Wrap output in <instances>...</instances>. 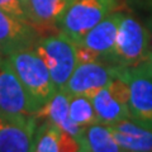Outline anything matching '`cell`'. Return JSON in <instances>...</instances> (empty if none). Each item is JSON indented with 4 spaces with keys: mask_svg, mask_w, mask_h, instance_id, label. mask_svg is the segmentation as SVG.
I'll use <instances>...</instances> for the list:
<instances>
[{
    "mask_svg": "<svg viewBox=\"0 0 152 152\" xmlns=\"http://www.w3.org/2000/svg\"><path fill=\"white\" fill-rule=\"evenodd\" d=\"M5 58L38 110L57 91L43 60L33 48L12 52Z\"/></svg>",
    "mask_w": 152,
    "mask_h": 152,
    "instance_id": "cell-1",
    "label": "cell"
},
{
    "mask_svg": "<svg viewBox=\"0 0 152 152\" xmlns=\"http://www.w3.org/2000/svg\"><path fill=\"white\" fill-rule=\"evenodd\" d=\"M48 69L57 90H62L77 65L76 43L64 33L41 37L33 46Z\"/></svg>",
    "mask_w": 152,
    "mask_h": 152,
    "instance_id": "cell-2",
    "label": "cell"
},
{
    "mask_svg": "<svg viewBox=\"0 0 152 152\" xmlns=\"http://www.w3.org/2000/svg\"><path fill=\"white\" fill-rule=\"evenodd\" d=\"M118 0H74L61 15L57 29L75 43H79L86 33L110 14Z\"/></svg>",
    "mask_w": 152,
    "mask_h": 152,
    "instance_id": "cell-3",
    "label": "cell"
},
{
    "mask_svg": "<svg viewBox=\"0 0 152 152\" xmlns=\"http://www.w3.org/2000/svg\"><path fill=\"white\" fill-rule=\"evenodd\" d=\"M150 52V33L136 18L123 13L115 46L108 62L119 67L141 65Z\"/></svg>",
    "mask_w": 152,
    "mask_h": 152,
    "instance_id": "cell-4",
    "label": "cell"
},
{
    "mask_svg": "<svg viewBox=\"0 0 152 152\" xmlns=\"http://www.w3.org/2000/svg\"><path fill=\"white\" fill-rule=\"evenodd\" d=\"M93 105L99 123H114L131 118L129 113V85L127 80V67H123L119 75L115 76L107 86L93 95Z\"/></svg>",
    "mask_w": 152,
    "mask_h": 152,
    "instance_id": "cell-5",
    "label": "cell"
},
{
    "mask_svg": "<svg viewBox=\"0 0 152 152\" xmlns=\"http://www.w3.org/2000/svg\"><path fill=\"white\" fill-rule=\"evenodd\" d=\"M131 119L152 129V71L146 62L127 69Z\"/></svg>",
    "mask_w": 152,
    "mask_h": 152,
    "instance_id": "cell-6",
    "label": "cell"
},
{
    "mask_svg": "<svg viewBox=\"0 0 152 152\" xmlns=\"http://www.w3.org/2000/svg\"><path fill=\"white\" fill-rule=\"evenodd\" d=\"M122 69L102 61L77 64L62 90L69 95H85L91 99L93 95L119 75Z\"/></svg>",
    "mask_w": 152,
    "mask_h": 152,
    "instance_id": "cell-7",
    "label": "cell"
},
{
    "mask_svg": "<svg viewBox=\"0 0 152 152\" xmlns=\"http://www.w3.org/2000/svg\"><path fill=\"white\" fill-rule=\"evenodd\" d=\"M37 108L18 76L0 56V114L12 117H34Z\"/></svg>",
    "mask_w": 152,
    "mask_h": 152,
    "instance_id": "cell-8",
    "label": "cell"
},
{
    "mask_svg": "<svg viewBox=\"0 0 152 152\" xmlns=\"http://www.w3.org/2000/svg\"><path fill=\"white\" fill-rule=\"evenodd\" d=\"M42 36L28 20L17 18L0 9V55L33 48Z\"/></svg>",
    "mask_w": 152,
    "mask_h": 152,
    "instance_id": "cell-9",
    "label": "cell"
},
{
    "mask_svg": "<svg viewBox=\"0 0 152 152\" xmlns=\"http://www.w3.org/2000/svg\"><path fill=\"white\" fill-rule=\"evenodd\" d=\"M36 128V117L0 114V152L31 151Z\"/></svg>",
    "mask_w": 152,
    "mask_h": 152,
    "instance_id": "cell-10",
    "label": "cell"
},
{
    "mask_svg": "<svg viewBox=\"0 0 152 152\" xmlns=\"http://www.w3.org/2000/svg\"><path fill=\"white\" fill-rule=\"evenodd\" d=\"M123 18V13H110L102 22H99L94 28H91L84 38L79 42V46H84L86 48L94 51L100 60L109 58L115 46V39L119 29L121 20Z\"/></svg>",
    "mask_w": 152,
    "mask_h": 152,
    "instance_id": "cell-11",
    "label": "cell"
},
{
    "mask_svg": "<svg viewBox=\"0 0 152 152\" xmlns=\"http://www.w3.org/2000/svg\"><path fill=\"white\" fill-rule=\"evenodd\" d=\"M31 151L34 152H76L79 145L62 128L50 121L38 126L33 134Z\"/></svg>",
    "mask_w": 152,
    "mask_h": 152,
    "instance_id": "cell-12",
    "label": "cell"
},
{
    "mask_svg": "<svg viewBox=\"0 0 152 152\" xmlns=\"http://www.w3.org/2000/svg\"><path fill=\"white\" fill-rule=\"evenodd\" d=\"M117 143L124 152H152V129L133 122L131 118L110 124Z\"/></svg>",
    "mask_w": 152,
    "mask_h": 152,
    "instance_id": "cell-13",
    "label": "cell"
},
{
    "mask_svg": "<svg viewBox=\"0 0 152 152\" xmlns=\"http://www.w3.org/2000/svg\"><path fill=\"white\" fill-rule=\"evenodd\" d=\"M70 3V0H23V7L27 20L41 33L57 29V23Z\"/></svg>",
    "mask_w": 152,
    "mask_h": 152,
    "instance_id": "cell-14",
    "label": "cell"
},
{
    "mask_svg": "<svg viewBox=\"0 0 152 152\" xmlns=\"http://www.w3.org/2000/svg\"><path fill=\"white\" fill-rule=\"evenodd\" d=\"M69 94L65 90H57L53 96L36 112L34 117L36 119L39 118L55 123L77 141L85 127L71 121L69 115Z\"/></svg>",
    "mask_w": 152,
    "mask_h": 152,
    "instance_id": "cell-15",
    "label": "cell"
},
{
    "mask_svg": "<svg viewBox=\"0 0 152 152\" xmlns=\"http://www.w3.org/2000/svg\"><path fill=\"white\" fill-rule=\"evenodd\" d=\"M83 152H121L110 127L104 123H94L84 128L81 136L76 141Z\"/></svg>",
    "mask_w": 152,
    "mask_h": 152,
    "instance_id": "cell-16",
    "label": "cell"
},
{
    "mask_svg": "<svg viewBox=\"0 0 152 152\" xmlns=\"http://www.w3.org/2000/svg\"><path fill=\"white\" fill-rule=\"evenodd\" d=\"M69 115L71 121L81 127L98 123L93 102L85 95H69Z\"/></svg>",
    "mask_w": 152,
    "mask_h": 152,
    "instance_id": "cell-17",
    "label": "cell"
},
{
    "mask_svg": "<svg viewBox=\"0 0 152 152\" xmlns=\"http://www.w3.org/2000/svg\"><path fill=\"white\" fill-rule=\"evenodd\" d=\"M0 9L12 15L27 20L23 0H0Z\"/></svg>",
    "mask_w": 152,
    "mask_h": 152,
    "instance_id": "cell-18",
    "label": "cell"
},
{
    "mask_svg": "<svg viewBox=\"0 0 152 152\" xmlns=\"http://www.w3.org/2000/svg\"><path fill=\"white\" fill-rule=\"evenodd\" d=\"M146 64L148 65V67H150V69H151V71H152V52L150 53L148 58H147V61H146Z\"/></svg>",
    "mask_w": 152,
    "mask_h": 152,
    "instance_id": "cell-19",
    "label": "cell"
},
{
    "mask_svg": "<svg viewBox=\"0 0 152 152\" xmlns=\"http://www.w3.org/2000/svg\"><path fill=\"white\" fill-rule=\"evenodd\" d=\"M147 3H148V7L152 9V0H147Z\"/></svg>",
    "mask_w": 152,
    "mask_h": 152,
    "instance_id": "cell-20",
    "label": "cell"
},
{
    "mask_svg": "<svg viewBox=\"0 0 152 152\" xmlns=\"http://www.w3.org/2000/svg\"><path fill=\"white\" fill-rule=\"evenodd\" d=\"M70 1H74V0H70Z\"/></svg>",
    "mask_w": 152,
    "mask_h": 152,
    "instance_id": "cell-21",
    "label": "cell"
},
{
    "mask_svg": "<svg viewBox=\"0 0 152 152\" xmlns=\"http://www.w3.org/2000/svg\"><path fill=\"white\" fill-rule=\"evenodd\" d=\"M0 56H1V55H0Z\"/></svg>",
    "mask_w": 152,
    "mask_h": 152,
    "instance_id": "cell-22",
    "label": "cell"
}]
</instances>
